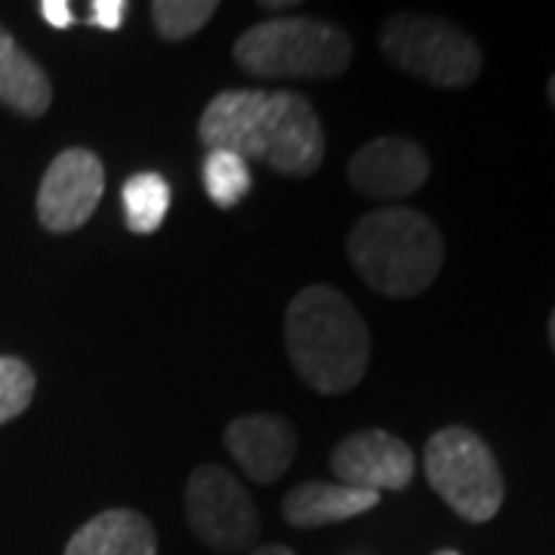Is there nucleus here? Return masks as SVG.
Returning <instances> with one entry per match:
<instances>
[{"label": "nucleus", "instance_id": "12", "mask_svg": "<svg viewBox=\"0 0 555 555\" xmlns=\"http://www.w3.org/2000/svg\"><path fill=\"white\" fill-rule=\"evenodd\" d=\"M65 555H158V537L142 513L105 509L75 531Z\"/></svg>", "mask_w": 555, "mask_h": 555}, {"label": "nucleus", "instance_id": "23", "mask_svg": "<svg viewBox=\"0 0 555 555\" xmlns=\"http://www.w3.org/2000/svg\"><path fill=\"white\" fill-rule=\"evenodd\" d=\"M550 343H553V349H555V309H553V315H550Z\"/></svg>", "mask_w": 555, "mask_h": 555}, {"label": "nucleus", "instance_id": "19", "mask_svg": "<svg viewBox=\"0 0 555 555\" xmlns=\"http://www.w3.org/2000/svg\"><path fill=\"white\" fill-rule=\"evenodd\" d=\"M127 0H93L90 3V13L83 16V25H93V28H102V31H118L124 25V16H127Z\"/></svg>", "mask_w": 555, "mask_h": 555}, {"label": "nucleus", "instance_id": "4", "mask_svg": "<svg viewBox=\"0 0 555 555\" xmlns=\"http://www.w3.org/2000/svg\"><path fill=\"white\" fill-rule=\"evenodd\" d=\"M235 62L254 78H337L352 62V38L318 20H269L235 40Z\"/></svg>", "mask_w": 555, "mask_h": 555}, {"label": "nucleus", "instance_id": "11", "mask_svg": "<svg viewBox=\"0 0 555 555\" xmlns=\"http://www.w3.org/2000/svg\"><path fill=\"white\" fill-rule=\"evenodd\" d=\"M225 448L244 476L257 485H272L284 476L297 454V433L284 416L247 414L225 426Z\"/></svg>", "mask_w": 555, "mask_h": 555}, {"label": "nucleus", "instance_id": "13", "mask_svg": "<svg viewBox=\"0 0 555 555\" xmlns=\"http://www.w3.org/2000/svg\"><path fill=\"white\" fill-rule=\"evenodd\" d=\"M379 503V494L361 491L349 485H331V481H309L299 485L284 496V518L294 528H324L346 518L364 516Z\"/></svg>", "mask_w": 555, "mask_h": 555}, {"label": "nucleus", "instance_id": "17", "mask_svg": "<svg viewBox=\"0 0 555 555\" xmlns=\"http://www.w3.org/2000/svg\"><path fill=\"white\" fill-rule=\"evenodd\" d=\"M219 10L217 0H155L152 22L164 40H189L198 35Z\"/></svg>", "mask_w": 555, "mask_h": 555}, {"label": "nucleus", "instance_id": "10", "mask_svg": "<svg viewBox=\"0 0 555 555\" xmlns=\"http://www.w3.org/2000/svg\"><path fill=\"white\" fill-rule=\"evenodd\" d=\"M349 182L374 201H401L429 179V158L414 139L379 137L361 145L349 160Z\"/></svg>", "mask_w": 555, "mask_h": 555}, {"label": "nucleus", "instance_id": "25", "mask_svg": "<svg viewBox=\"0 0 555 555\" xmlns=\"http://www.w3.org/2000/svg\"><path fill=\"white\" fill-rule=\"evenodd\" d=\"M436 555H460V553H454V550H441V553H436Z\"/></svg>", "mask_w": 555, "mask_h": 555}, {"label": "nucleus", "instance_id": "6", "mask_svg": "<svg viewBox=\"0 0 555 555\" xmlns=\"http://www.w3.org/2000/svg\"><path fill=\"white\" fill-rule=\"evenodd\" d=\"M379 47L396 68L433 87L460 90L481 75V50L451 22L401 13L383 25Z\"/></svg>", "mask_w": 555, "mask_h": 555}, {"label": "nucleus", "instance_id": "9", "mask_svg": "<svg viewBox=\"0 0 555 555\" xmlns=\"http://www.w3.org/2000/svg\"><path fill=\"white\" fill-rule=\"evenodd\" d=\"M331 469L339 478V485L361 488V491H404L416 473L414 451L383 429H364L356 433L331 456Z\"/></svg>", "mask_w": 555, "mask_h": 555}, {"label": "nucleus", "instance_id": "14", "mask_svg": "<svg viewBox=\"0 0 555 555\" xmlns=\"http://www.w3.org/2000/svg\"><path fill=\"white\" fill-rule=\"evenodd\" d=\"M0 102L25 118H40L53 102L47 72L22 50L7 28H0Z\"/></svg>", "mask_w": 555, "mask_h": 555}, {"label": "nucleus", "instance_id": "21", "mask_svg": "<svg viewBox=\"0 0 555 555\" xmlns=\"http://www.w3.org/2000/svg\"><path fill=\"white\" fill-rule=\"evenodd\" d=\"M250 555H294V550H287V546H259V550H254Z\"/></svg>", "mask_w": 555, "mask_h": 555}, {"label": "nucleus", "instance_id": "24", "mask_svg": "<svg viewBox=\"0 0 555 555\" xmlns=\"http://www.w3.org/2000/svg\"><path fill=\"white\" fill-rule=\"evenodd\" d=\"M546 93H550V102H553V105H555V75H553V78H550V87H546Z\"/></svg>", "mask_w": 555, "mask_h": 555}, {"label": "nucleus", "instance_id": "16", "mask_svg": "<svg viewBox=\"0 0 555 555\" xmlns=\"http://www.w3.org/2000/svg\"><path fill=\"white\" fill-rule=\"evenodd\" d=\"M201 177H204V189H207L210 201L217 207H222V210L241 204V201L247 198L250 185H254L247 160L232 155V152H207L204 167H201Z\"/></svg>", "mask_w": 555, "mask_h": 555}, {"label": "nucleus", "instance_id": "7", "mask_svg": "<svg viewBox=\"0 0 555 555\" xmlns=\"http://www.w3.org/2000/svg\"><path fill=\"white\" fill-rule=\"evenodd\" d=\"M185 516L214 553H247L259 534V516L247 488L222 466H198L185 485Z\"/></svg>", "mask_w": 555, "mask_h": 555}, {"label": "nucleus", "instance_id": "5", "mask_svg": "<svg viewBox=\"0 0 555 555\" xmlns=\"http://www.w3.org/2000/svg\"><path fill=\"white\" fill-rule=\"evenodd\" d=\"M426 478L456 516L481 525L503 506V476L491 448L466 426H444L426 441Z\"/></svg>", "mask_w": 555, "mask_h": 555}, {"label": "nucleus", "instance_id": "22", "mask_svg": "<svg viewBox=\"0 0 555 555\" xmlns=\"http://www.w3.org/2000/svg\"><path fill=\"white\" fill-rule=\"evenodd\" d=\"M297 3H262V10H294Z\"/></svg>", "mask_w": 555, "mask_h": 555}, {"label": "nucleus", "instance_id": "2", "mask_svg": "<svg viewBox=\"0 0 555 555\" xmlns=\"http://www.w3.org/2000/svg\"><path fill=\"white\" fill-rule=\"evenodd\" d=\"M284 343L299 379L321 396L356 389L371 361L364 318L337 287L327 284H312L291 299Z\"/></svg>", "mask_w": 555, "mask_h": 555}, {"label": "nucleus", "instance_id": "3", "mask_svg": "<svg viewBox=\"0 0 555 555\" xmlns=\"http://www.w3.org/2000/svg\"><path fill=\"white\" fill-rule=\"evenodd\" d=\"M346 250L364 284L392 299L429 291L444 262L436 222L411 207H383L361 217L349 232Z\"/></svg>", "mask_w": 555, "mask_h": 555}, {"label": "nucleus", "instance_id": "18", "mask_svg": "<svg viewBox=\"0 0 555 555\" xmlns=\"http://www.w3.org/2000/svg\"><path fill=\"white\" fill-rule=\"evenodd\" d=\"M35 398V374L22 358H0V426L16 420Z\"/></svg>", "mask_w": 555, "mask_h": 555}, {"label": "nucleus", "instance_id": "20", "mask_svg": "<svg viewBox=\"0 0 555 555\" xmlns=\"http://www.w3.org/2000/svg\"><path fill=\"white\" fill-rule=\"evenodd\" d=\"M40 16L47 25H53V28H72V25H78V16H75V10H72V3L68 0H40L38 3Z\"/></svg>", "mask_w": 555, "mask_h": 555}, {"label": "nucleus", "instance_id": "8", "mask_svg": "<svg viewBox=\"0 0 555 555\" xmlns=\"http://www.w3.org/2000/svg\"><path fill=\"white\" fill-rule=\"evenodd\" d=\"M105 167L90 149H65L47 167L38 189V219L47 232L68 235L96 214Z\"/></svg>", "mask_w": 555, "mask_h": 555}, {"label": "nucleus", "instance_id": "1", "mask_svg": "<svg viewBox=\"0 0 555 555\" xmlns=\"http://www.w3.org/2000/svg\"><path fill=\"white\" fill-rule=\"evenodd\" d=\"M207 152L262 160L284 177H309L324 160V130L312 102L287 90H222L198 120Z\"/></svg>", "mask_w": 555, "mask_h": 555}, {"label": "nucleus", "instance_id": "15", "mask_svg": "<svg viewBox=\"0 0 555 555\" xmlns=\"http://www.w3.org/2000/svg\"><path fill=\"white\" fill-rule=\"evenodd\" d=\"M120 204L124 222L133 235H155L170 210V182L155 170L133 173L120 189Z\"/></svg>", "mask_w": 555, "mask_h": 555}]
</instances>
